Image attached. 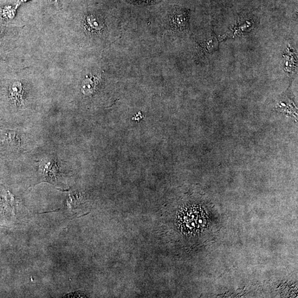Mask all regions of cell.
Wrapping results in <instances>:
<instances>
[{"instance_id": "6da1fadb", "label": "cell", "mask_w": 298, "mask_h": 298, "mask_svg": "<svg viewBox=\"0 0 298 298\" xmlns=\"http://www.w3.org/2000/svg\"><path fill=\"white\" fill-rule=\"evenodd\" d=\"M190 11L186 9H176L170 17L171 27L174 31L186 32L189 28Z\"/></svg>"}, {"instance_id": "7a4b0ae2", "label": "cell", "mask_w": 298, "mask_h": 298, "mask_svg": "<svg viewBox=\"0 0 298 298\" xmlns=\"http://www.w3.org/2000/svg\"><path fill=\"white\" fill-rule=\"evenodd\" d=\"M14 34L8 25L0 22V59L7 55L12 49Z\"/></svg>"}, {"instance_id": "3957f363", "label": "cell", "mask_w": 298, "mask_h": 298, "mask_svg": "<svg viewBox=\"0 0 298 298\" xmlns=\"http://www.w3.org/2000/svg\"><path fill=\"white\" fill-rule=\"evenodd\" d=\"M23 87L22 83L18 81L10 84L9 87V99L13 105L20 106L23 101Z\"/></svg>"}, {"instance_id": "277c9868", "label": "cell", "mask_w": 298, "mask_h": 298, "mask_svg": "<svg viewBox=\"0 0 298 298\" xmlns=\"http://www.w3.org/2000/svg\"><path fill=\"white\" fill-rule=\"evenodd\" d=\"M6 132L3 140L4 146L11 152L19 151L21 147V140L17 133L12 131Z\"/></svg>"}, {"instance_id": "5b68a950", "label": "cell", "mask_w": 298, "mask_h": 298, "mask_svg": "<svg viewBox=\"0 0 298 298\" xmlns=\"http://www.w3.org/2000/svg\"><path fill=\"white\" fill-rule=\"evenodd\" d=\"M199 45L203 54L212 53L218 48L217 37L212 32L210 35L205 37L204 40L199 43Z\"/></svg>"}, {"instance_id": "8992f818", "label": "cell", "mask_w": 298, "mask_h": 298, "mask_svg": "<svg viewBox=\"0 0 298 298\" xmlns=\"http://www.w3.org/2000/svg\"><path fill=\"white\" fill-rule=\"evenodd\" d=\"M87 24H88V27L92 28L93 31H99L102 27V23L96 17L93 15L88 16L86 18Z\"/></svg>"}, {"instance_id": "52a82bcc", "label": "cell", "mask_w": 298, "mask_h": 298, "mask_svg": "<svg viewBox=\"0 0 298 298\" xmlns=\"http://www.w3.org/2000/svg\"><path fill=\"white\" fill-rule=\"evenodd\" d=\"M131 3L138 5H151L158 3L160 0H129Z\"/></svg>"}, {"instance_id": "ba28073f", "label": "cell", "mask_w": 298, "mask_h": 298, "mask_svg": "<svg viewBox=\"0 0 298 298\" xmlns=\"http://www.w3.org/2000/svg\"><path fill=\"white\" fill-rule=\"evenodd\" d=\"M144 116L143 114H142L141 112H139L137 114H136L134 117L132 118L133 121H137L139 122L141 120L143 119Z\"/></svg>"}, {"instance_id": "9c48e42d", "label": "cell", "mask_w": 298, "mask_h": 298, "mask_svg": "<svg viewBox=\"0 0 298 298\" xmlns=\"http://www.w3.org/2000/svg\"><path fill=\"white\" fill-rule=\"evenodd\" d=\"M50 1L53 2H56V0H50Z\"/></svg>"}]
</instances>
